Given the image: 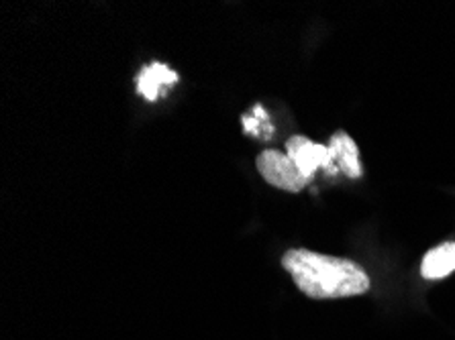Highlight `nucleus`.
Masks as SVG:
<instances>
[{
	"label": "nucleus",
	"instance_id": "6",
	"mask_svg": "<svg viewBox=\"0 0 455 340\" xmlns=\"http://www.w3.org/2000/svg\"><path fill=\"white\" fill-rule=\"evenodd\" d=\"M455 272V242H443L425 255L420 273L425 280H443Z\"/></svg>",
	"mask_w": 455,
	"mask_h": 340
},
{
	"label": "nucleus",
	"instance_id": "5",
	"mask_svg": "<svg viewBox=\"0 0 455 340\" xmlns=\"http://www.w3.org/2000/svg\"><path fill=\"white\" fill-rule=\"evenodd\" d=\"M178 82V74L174 69H170L168 66L164 64H151L148 66L137 78V90H140L141 96H146L149 102L157 100L160 96L162 88L172 86Z\"/></svg>",
	"mask_w": 455,
	"mask_h": 340
},
{
	"label": "nucleus",
	"instance_id": "7",
	"mask_svg": "<svg viewBox=\"0 0 455 340\" xmlns=\"http://www.w3.org/2000/svg\"><path fill=\"white\" fill-rule=\"evenodd\" d=\"M264 123V124H267V116H266V113H261V119L258 121V116H245L243 119V129H245V133H250V135H255L258 137L259 135V124Z\"/></svg>",
	"mask_w": 455,
	"mask_h": 340
},
{
	"label": "nucleus",
	"instance_id": "1",
	"mask_svg": "<svg viewBox=\"0 0 455 340\" xmlns=\"http://www.w3.org/2000/svg\"><path fill=\"white\" fill-rule=\"evenodd\" d=\"M282 267L292 275L296 288L313 300L362 296L371 288L368 273L357 263L307 249L286 251L282 257Z\"/></svg>",
	"mask_w": 455,
	"mask_h": 340
},
{
	"label": "nucleus",
	"instance_id": "3",
	"mask_svg": "<svg viewBox=\"0 0 455 340\" xmlns=\"http://www.w3.org/2000/svg\"><path fill=\"white\" fill-rule=\"evenodd\" d=\"M286 154L296 165H299V170L305 173L307 178H313V173L321 168L327 173L331 170L329 147H323V145H319V143H313L308 137L294 135L288 138Z\"/></svg>",
	"mask_w": 455,
	"mask_h": 340
},
{
	"label": "nucleus",
	"instance_id": "2",
	"mask_svg": "<svg viewBox=\"0 0 455 340\" xmlns=\"http://www.w3.org/2000/svg\"><path fill=\"white\" fill-rule=\"evenodd\" d=\"M255 165H258L261 178L270 186L278 187V190L300 192L310 182V178L299 170V165L288 157V154H280L275 149H267L264 154H259L255 159Z\"/></svg>",
	"mask_w": 455,
	"mask_h": 340
},
{
	"label": "nucleus",
	"instance_id": "4",
	"mask_svg": "<svg viewBox=\"0 0 455 340\" xmlns=\"http://www.w3.org/2000/svg\"><path fill=\"white\" fill-rule=\"evenodd\" d=\"M329 154H331V170L329 173L343 171L347 178L357 179L362 176V163H360V151L354 138L343 130L331 137L329 143Z\"/></svg>",
	"mask_w": 455,
	"mask_h": 340
}]
</instances>
